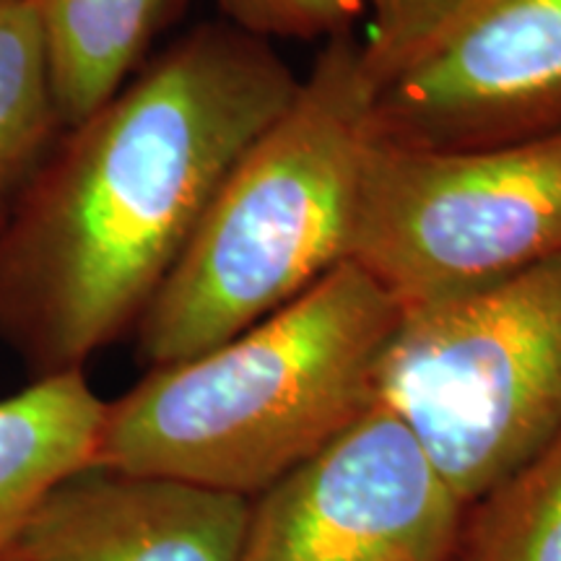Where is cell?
I'll list each match as a JSON object with an SVG mask.
<instances>
[{
  "instance_id": "7c38bea8",
  "label": "cell",
  "mask_w": 561,
  "mask_h": 561,
  "mask_svg": "<svg viewBox=\"0 0 561 561\" xmlns=\"http://www.w3.org/2000/svg\"><path fill=\"white\" fill-rule=\"evenodd\" d=\"M453 561H561V430L466 507Z\"/></svg>"
},
{
  "instance_id": "277c9868",
  "label": "cell",
  "mask_w": 561,
  "mask_h": 561,
  "mask_svg": "<svg viewBox=\"0 0 561 561\" xmlns=\"http://www.w3.org/2000/svg\"><path fill=\"white\" fill-rule=\"evenodd\" d=\"M375 392L471 507L561 430V257L401 310Z\"/></svg>"
},
{
  "instance_id": "8992f818",
  "label": "cell",
  "mask_w": 561,
  "mask_h": 561,
  "mask_svg": "<svg viewBox=\"0 0 561 561\" xmlns=\"http://www.w3.org/2000/svg\"><path fill=\"white\" fill-rule=\"evenodd\" d=\"M462 512L409 426L375 403L250 500L237 561H453Z\"/></svg>"
},
{
  "instance_id": "7a4b0ae2",
  "label": "cell",
  "mask_w": 561,
  "mask_h": 561,
  "mask_svg": "<svg viewBox=\"0 0 561 561\" xmlns=\"http://www.w3.org/2000/svg\"><path fill=\"white\" fill-rule=\"evenodd\" d=\"M390 294L356 263L107 401L94 468L255 500L377 403Z\"/></svg>"
},
{
  "instance_id": "2e32d148",
  "label": "cell",
  "mask_w": 561,
  "mask_h": 561,
  "mask_svg": "<svg viewBox=\"0 0 561 561\" xmlns=\"http://www.w3.org/2000/svg\"><path fill=\"white\" fill-rule=\"evenodd\" d=\"M0 3H3V0H0Z\"/></svg>"
},
{
  "instance_id": "3957f363",
  "label": "cell",
  "mask_w": 561,
  "mask_h": 561,
  "mask_svg": "<svg viewBox=\"0 0 561 561\" xmlns=\"http://www.w3.org/2000/svg\"><path fill=\"white\" fill-rule=\"evenodd\" d=\"M371 104L356 32L328 39L289 107L227 174L138 320L146 367L234 339L348 261Z\"/></svg>"
},
{
  "instance_id": "6da1fadb",
  "label": "cell",
  "mask_w": 561,
  "mask_h": 561,
  "mask_svg": "<svg viewBox=\"0 0 561 561\" xmlns=\"http://www.w3.org/2000/svg\"><path fill=\"white\" fill-rule=\"evenodd\" d=\"M299 81L271 42L210 21L60 133L0 219V343L32 380L136 331Z\"/></svg>"
},
{
  "instance_id": "9a60e30c",
  "label": "cell",
  "mask_w": 561,
  "mask_h": 561,
  "mask_svg": "<svg viewBox=\"0 0 561 561\" xmlns=\"http://www.w3.org/2000/svg\"><path fill=\"white\" fill-rule=\"evenodd\" d=\"M3 214H5V208H0V219H3Z\"/></svg>"
},
{
  "instance_id": "52a82bcc",
  "label": "cell",
  "mask_w": 561,
  "mask_h": 561,
  "mask_svg": "<svg viewBox=\"0 0 561 561\" xmlns=\"http://www.w3.org/2000/svg\"><path fill=\"white\" fill-rule=\"evenodd\" d=\"M561 130V0H502L375 91L371 138L473 149Z\"/></svg>"
},
{
  "instance_id": "5b68a950",
  "label": "cell",
  "mask_w": 561,
  "mask_h": 561,
  "mask_svg": "<svg viewBox=\"0 0 561 561\" xmlns=\"http://www.w3.org/2000/svg\"><path fill=\"white\" fill-rule=\"evenodd\" d=\"M561 257V130L403 149L371 138L348 261L398 310L500 284Z\"/></svg>"
},
{
  "instance_id": "8fae6325",
  "label": "cell",
  "mask_w": 561,
  "mask_h": 561,
  "mask_svg": "<svg viewBox=\"0 0 561 561\" xmlns=\"http://www.w3.org/2000/svg\"><path fill=\"white\" fill-rule=\"evenodd\" d=\"M62 128L50 62L30 0L0 3V208L50 153Z\"/></svg>"
},
{
  "instance_id": "ba28073f",
  "label": "cell",
  "mask_w": 561,
  "mask_h": 561,
  "mask_svg": "<svg viewBox=\"0 0 561 561\" xmlns=\"http://www.w3.org/2000/svg\"><path fill=\"white\" fill-rule=\"evenodd\" d=\"M250 502L102 468L50 491L5 561H237Z\"/></svg>"
},
{
  "instance_id": "30bf717a",
  "label": "cell",
  "mask_w": 561,
  "mask_h": 561,
  "mask_svg": "<svg viewBox=\"0 0 561 561\" xmlns=\"http://www.w3.org/2000/svg\"><path fill=\"white\" fill-rule=\"evenodd\" d=\"M37 13L62 128L79 125L146 62L185 0H30Z\"/></svg>"
},
{
  "instance_id": "9c48e42d",
  "label": "cell",
  "mask_w": 561,
  "mask_h": 561,
  "mask_svg": "<svg viewBox=\"0 0 561 561\" xmlns=\"http://www.w3.org/2000/svg\"><path fill=\"white\" fill-rule=\"evenodd\" d=\"M107 401L83 369L32 380L0 398V561L50 496L94 468Z\"/></svg>"
},
{
  "instance_id": "5bb4252c",
  "label": "cell",
  "mask_w": 561,
  "mask_h": 561,
  "mask_svg": "<svg viewBox=\"0 0 561 561\" xmlns=\"http://www.w3.org/2000/svg\"><path fill=\"white\" fill-rule=\"evenodd\" d=\"M224 21L257 39H333L356 32L364 0H216Z\"/></svg>"
},
{
  "instance_id": "4fadbf2b",
  "label": "cell",
  "mask_w": 561,
  "mask_h": 561,
  "mask_svg": "<svg viewBox=\"0 0 561 561\" xmlns=\"http://www.w3.org/2000/svg\"><path fill=\"white\" fill-rule=\"evenodd\" d=\"M502 0H364L362 66L375 91L432 58Z\"/></svg>"
}]
</instances>
